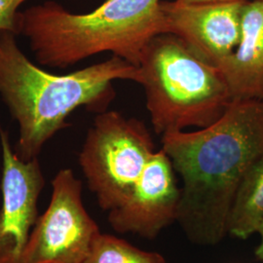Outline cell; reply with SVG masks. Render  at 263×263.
<instances>
[{
    "label": "cell",
    "instance_id": "cell-1",
    "mask_svg": "<svg viewBox=\"0 0 263 263\" xmlns=\"http://www.w3.org/2000/svg\"><path fill=\"white\" fill-rule=\"evenodd\" d=\"M162 149L182 180L177 221L193 244H218L237 189L263 153V101L233 100L209 127L162 135Z\"/></svg>",
    "mask_w": 263,
    "mask_h": 263
},
{
    "label": "cell",
    "instance_id": "cell-2",
    "mask_svg": "<svg viewBox=\"0 0 263 263\" xmlns=\"http://www.w3.org/2000/svg\"><path fill=\"white\" fill-rule=\"evenodd\" d=\"M16 37L0 31V98L19 125L14 151L24 161L38 158L76 108L105 111L115 96L113 81L141 82L139 67L116 56L67 74L50 73L29 61Z\"/></svg>",
    "mask_w": 263,
    "mask_h": 263
},
{
    "label": "cell",
    "instance_id": "cell-3",
    "mask_svg": "<svg viewBox=\"0 0 263 263\" xmlns=\"http://www.w3.org/2000/svg\"><path fill=\"white\" fill-rule=\"evenodd\" d=\"M161 0H105L73 14L56 1L20 11L19 35L28 40L40 66L65 69L104 52L133 66L152 38L162 33Z\"/></svg>",
    "mask_w": 263,
    "mask_h": 263
},
{
    "label": "cell",
    "instance_id": "cell-4",
    "mask_svg": "<svg viewBox=\"0 0 263 263\" xmlns=\"http://www.w3.org/2000/svg\"><path fill=\"white\" fill-rule=\"evenodd\" d=\"M138 67L151 124L158 135L209 127L233 101L218 67L174 34L152 38Z\"/></svg>",
    "mask_w": 263,
    "mask_h": 263
},
{
    "label": "cell",
    "instance_id": "cell-5",
    "mask_svg": "<svg viewBox=\"0 0 263 263\" xmlns=\"http://www.w3.org/2000/svg\"><path fill=\"white\" fill-rule=\"evenodd\" d=\"M155 151L151 132L141 120L113 110L95 117L78 163L103 211L109 213L126 203Z\"/></svg>",
    "mask_w": 263,
    "mask_h": 263
},
{
    "label": "cell",
    "instance_id": "cell-6",
    "mask_svg": "<svg viewBox=\"0 0 263 263\" xmlns=\"http://www.w3.org/2000/svg\"><path fill=\"white\" fill-rule=\"evenodd\" d=\"M46 211L38 216L22 263H83L102 232L82 202V181L62 169L51 181Z\"/></svg>",
    "mask_w": 263,
    "mask_h": 263
},
{
    "label": "cell",
    "instance_id": "cell-7",
    "mask_svg": "<svg viewBox=\"0 0 263 263\" xmlns=\"http://www.w3.org/2000/svg\"><path fill=\"white\" fill-rule=\"evenodd\" d=\"M0 144V263H22V254L39 216L38 202L45 179L38 158L21 159L11 146L9 133L1 127Z\"/></svg>",
    "mask_w": 263,
    "mask_h": 263
},
{
    "label": "cell",
    "instance_id": "cell-8",
    "mask_svg": "<svg viewBox=\"0 0 263 263\" xmlns=\"http://www.w3.org/2000/svg\"><path fill=\"white\" fill-rule=\"evenodd\" d=\"M247 1H161L162 33L176 35L204 61L218 66L235 51L240 42Z\"/></svg>",
    "mask_w": 263,
    "mask_h": 263
},
{
    "label": "cell",
    "instance_id": "cell-9",
    "mask_svg": "<svg viewBox=\"0 0 263 263\" xmlns=\"http://www.w3.org/2000/svg\"><path fill=\"white\" fill-rule=\"evenodd\" d=\"M173 163L162 148L155 151L125 204L108 213L113 230L152 240L177 221L180 202Z\"/></svg>",
    "mask_w": 263,
    "mask_h": 263
},
{
    "label": "cell",
    "instance_id": "cell-10",
    "mask_svg": "<svg viewBox=\"0 0 263 263\" xmlns=\"http://www.w3.org/2000/svg\"><path fill=\"white\" fill-rule=\"evenodd\" d=\"M217 67L232 100L263 101V0L247 1L240 42Z\"/></svg>",
    "mask_w": 263,
    "mask_h": 263
},
{
    "label": "cell",
    "instance_id": "cell-11",
    "mask_svg": "<svg viewBox=\"0 0 263 263\" xmlns=\"http://www.w3.org/2000/svg\"><path fill=\"white\" fill-rule=\"evenodd\" d=\"M263 218V153L247 171L228 216L227 233L246 240L256 233Z\"/></svg>",
    "mask_w": 263,
    "mask_h": 263
},
{
    "label": "cell",
    "instance_id": "cell-12",
    "mask_svg": "<svg viewBox=\"0 0 263 263\" xmlns=\"http://www.w3.org/2000/svg\"><path fill=\"white\" fill-rule=\"evenodd\" d=\"M83 263H167L156 252H146L121 238L101 233Z\"/></svg>",
    "mask_w": 263,
    "mask_h": 263
},
{
    "label": "cell",
    "instance_id": "cell-13",
    "mask_svg": "<svg viewBox=\"0 0 263 263\" xmlns=\"http://www.w3.org/2000/svg\"><path fill=\"white\" fill-rule=\"evenodd\" d=\"M28 0H0V31L19 35L20 6Z\"/></svg>",
    "mask_w": 263,
    "mask_h": 263
},
{
    "label": "cell",
    "instance_id": "cell-14",
    "mask_svg": "<svg viewBox=\"0 0 263 263\" xmlns=\"http://www.w3.org/2000/svg\"><path fill=\"white\" fill-rule=\"evenodd\" d=\"M256 233H258L260 236V243L255 249V256H256L257 259H259L260 261L263 262V218L260 224L258 226V228H257Z\"/></svg>",
    "mask_w": 263,
    "mask_h": 263
},
{
    "label": "cell",
    "instance_id": "cell-15",
    "mask_svg": "<svg viewBox=\"0 0 263 263\" xmlns=\"http://www.w3.org/2000/svg\"><path fill=\"white\" fill-rule=\"evenodd\" d=\"M183 3H216V2H229L235 0H177Z\"/></svg>",
    "mask_w": 263,
    "mask_h": 263
}]
</instances>
